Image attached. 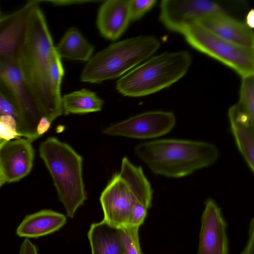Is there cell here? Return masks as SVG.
<instances>
[{
    "label": "cell",
    "instance_id": "obj_1",
    "mask_svg": "<svg viewBox=\"0 0 254 254\" xmlns=\"http://www.w3.org/2000/svg\"><path fill=\"white\" fill-rule=\"evenodd\" d=\"M55 46L38 4L32 11L16 60L33 101L44 117L53 122L63 113L62 96L50 78L51 57Z\"/></svg>",
    "mask_w": 254,
    "mask_h": 254
},
{
    "label": "cell",
    "instance_id": "obj_2",
    "mask_svg": "<svg viewBox=\"0 0 254 254\" xmlns=\"http://www.w3.org/2000/svg\"><path fill=\"white\" fill-rule=\"evenodd\" d=\"M134 150L153 174L170 178L184 177L209 167L219 156L218 148L212 143L182 139L144 142Z\"/></svg>",
    "mask_w": 254,
    "mask_h": 254
},
{
    "label": "cell",
    "instance_id": "obj_3",
    "mask_svg": "<svg viewBox=\"0 0 254 254\" xmlns=\"http://www.w3.org/2000/svg\"><path fill=\"white\" fill-rule=\"evenodd\" d=\"M39 152L52 177L67 215L73 218L86 199L82 157L69 145L56 137H49L43 141Z\"/></svg>",
    "mask_w": 254,
    "mask_h": 254
},
{
    "label": "cell",
    "instance_id": "obj_4",
    "mask_svg": "<svg viewBox=\"0 0 254 254\" xmlns=\"http://www.w3.org/2000/svg\"><path fill=\"white\" fill-rule=\"evenodd\" d=\"M160 44L153 36H138L113 43L86 62L80 80L99 83L121 77L150 58Z\"/></svg>",
    "mask_w": 254,
    "mask_h": 254
},
{
    "label": "cell",
    "instance_id": "obj_5",
    "mask_svg": "<svg viewBox=\"0 0 254 254\" xmlns=\"http://www.w3.org/2000/svg\"><path fill=\"white\" fill-rule=\"evenodd\" d=\"M191 56L186 51L165 52L138 65L116 82L123 96H147L168 87L183 77L189 70Z\"/></svg>",
    "mask_w": 254,
    "mask_h": 254
},
{
    "label": "cell",
    "instance_id": "obj_6",
    "mask_svg": "<svg viewBox=\"0 0 254 254\" xmlns=\"http://www.w3.org/2000/svg\"><path fill=\"white\" fill-rule=\"evenodd\" d=\"M0 90L18 109L17 131L19 136L32 141L39 137L38 127L44 117L29 93L15 58H0Z\"/></svg>",
    "mask_w": 254,
    "mask_h": 254
},
{
    "label": "cell",
    "instance_id": "obj_7",
    "mask_svg": "<svg viewBox=\"0 0 254 254\" xmlns=\"http://www.w3.org/2000/svg\"><path fill=\"white\" fill-rule=\"evenodd\" d=\"M182 35L192 47L232 68L242 77L254 75V48L234 44L197 23L189 26Z\"/></svg>",
    "mask_w": 254,
    "mask_h": 254
},
{
    "label": "cell",
    "instance_id": "obj_8",
    "mask_svg": "<svg viewBox=\"0 0 254 254\" xmlns=\"http://www.w3.org/2000/svg\"><path fill=\"white\" fill-rule=\"evenodd\" d=\"M236 4L211 0H163L160 4L159 20L168 30L182 34L189 26L209 15L233 16L232 8Z\"/></svg>",
    "mask_w": 254,
    "mask_h": 254
},
{
    "label": "cell",
    "instance_id": "obj_9",
    "mask_svg": "<svg viewBox=\"0 0 254 254\" xmlns=\"http://www.w3.org/2000/svg\"><path fill=\"white\" fill-rule=\"evenodd\" d=\"M176 122L173 112L149 111L112 125L104 129L103 133L109 136L150 139L167 134L174 128Z\"/></svg>",
    "mask_w": 254,
    "mask_h": 254
},
{
    "label": "cell",
    "instance_id": "obj_10",
    "mask_svg": "<svg viewBox=\"0 0 254 254\" xmlns=\"http://www.w3.org/2000/svg\"><path fill=\"white\" fill-rule=\"evenodd\" d=\"M99 200L104 213L103 220L120 228L127 226L137 201L119 173L112 177L102 191Z\"/></svg>",
    "mask_w": 254,
    "mask_h": 254
},
{
    "label": "cell",
    "instance_id": "obj_11",
    "mask_svg": "<svg viewBox=\"0 0 254 254\" xmlns=\"http://www.w3.org/2000/svg\"><path fill=\"white\" fill-rule=\"evenodd\" d=\"M226 224L221 209L211 198L205 202L197 254H228Z\"/></svg>",
    "mask_w": 254,
    "mask_h": 254
},
{
    "label": "cell",
    "instance_id": "obj_12",
    "mask_svg": "<svg viewBox=\"0 0 254 254\" xmlns=\"http://www.w3.org/2000/svg\"><path fill=\"white\" fill-rule=\"evenodd\" d=\"M40 2L39 0H30L16 11L0 17V58H16L31 13Z\"/></svg>",
    "mask_w": 254,
    "mask_h": 254
},
{
    "label": "cell",
    "instance_id": "obj_13",
    "mask_svg": "<svg viewBox=\"0 0 254 254\" xmlns=\"http://www.w3.org/2000/svg\"><path fill=\"white\" fill-rule=\"evenodd\" d=\"M32 141L18 138L0 146V166L5 182H16L30 172L34 159Z\"/></svg>",
    "mask_w": 254,
    "mask_h": 254
},
{
    "label": "cell",
    "instance_id": "obj_14",
    "mask_svg": "<svg viewBox=\"0 0 254 254\" xmlns=\"http://www.w3.org/2000/svg\"><path fill=\"white\" fill-rule=\"evenodd\" d=\"M196 23L234 44L254 48L253 29L232 15L222 13L212 14L201 19Z\"/></svg>",
    "mask_w": 254,
    "mask_h": 254
},
{
    "label": "cell",
    "instance_id": "obj_15",
    "mask_svg": "<svg viewBox=\"0 0 254 254\" xmlns=\"http://www.w3.org/2000/svg\"><path fill=\"white\" fill-rule=\"evenodd\" d=\"M129 0L104 1L98 11L96 24L101 35L110 40L119 39L130 22Z\"/></svg>",
    "mask_w": 254,
    "mask_h": 254
},
{
    "label": "cell",
    "instance_id": "obj_16",
    "mask_svg": "<svg viewBox=\"0 0 254 254\" xmlns=\"http://www.w3.org/2000/svg\"><path fill=\"white\" fill-rule=\"evenodd\" d=\"M231 131L237 146L252 173L254 172V121L236 104L228 111Z\"/></svg>",
    "mask_w": 254,
    "mask_h": 254
},
{
    "label": "cell",
    "instance_id": "obj_17",
    "mask_svg": "<svg viewBox=\"0 0 254 254\" xmlns=\"http://www.w3.org/2000/svg\"><path fill=\"white\" fill-rule=\"evenodd\" d=\"M87 237L92 254H125L122 228L103 220L90 225Z\"/></svg>",
    "mask_w": 254,
    "mask_h": 254
},
{
    "label": "cell",
    "instance_id": "obj_18",
    "mask_svg": "<svg viewBox=\"0 0 254 254\" xmlns=\"http://www.w3.org/2000/svg\"><path fill=\"white\" fill-rule=\"evenodd\" d=\"M66 221L63 214L52 210H42L27 215L18 226L16 233L21 237L38 238L58 231Z\"/></svg>",
    "mask_w": 254,
    "mask_h": 254
},
{
    "label": "cell",
    "instance_id": "obj_19",
    "mask_svg": "<svg viewBox=\"0 0 254 254\" xmlns=\"http://www.w3.org/2000/svg\"><path fill=\"white\" fill-rule=\"evenodd\" d=\"M119 174L127 183L137 201L149 208L152 204L153 190L142 168L135 166L124 157Z\"/></svg>",
    "mask_w": 254,
    "mask_h": 254
},
{
    "label": "cell",
    "instance_id": "obj_20",
    "mask_svg": "<svg viewBox=\"0 0 254 254\" xmlns=\"http://www.w3.org/2000/svg\"><path fill=\"white\" fill-rule=\"evenodd\" d=\"M55 50L61 59L87 62L92 57L94 48L77 28L71 27L64 34Z\"/></svg>",
    "mask_w": 254,
    "mask_h": 254
},
{
    "label": "cell",
    "instance_id": "obj_21",
    "mask_svg": "<svg viewBox=\"0 0 254 254\" xmlns=\"http://www.w3.org/2000/svg\"><path fill=\"white\" fill-rule=\"evenodd\" d=\"M103 101L96 93L83 88L62 97V106L65 114H86L100 111Z\"/></svg>",
    "mask_w": 254,
    "mask_h": 254
},
{
    "label": "cell",
    "instance_id": "obj_22",
    "mask_svg": "<svg viewBox=\"0 0 254 254\" xmlns=\"http://www.w3.org/2000/svg\"><path fill=\"white\" fill-rule=\"evenodd\" d=\"M238 107L254 121V75L242 77Z\"/></svg>",
    "mask_w": 254,
    "mask_h": 254
},
{
    "label": "cell",
    "instance_id": "obj_23",
    "mask_svg": "<svg viewBox=\"0 0 254 254\" xmlns=\"http://www.w3.org/2000/svg\"><path fill=\"white\" fill-rule=\"evenodd\" d=\"M122 228L125 254H142L139 243V228L127 226Z\"/></svg>",
    "mask_w": 254,
    "mask_h": 254
},
{
    "label": "cell",
    "instance_id": "obj_24",
    "mask_svg": "<svg viewBox=\"0 0 254 254\" xmlns=\"http://www.w3.org/2000/svg\"><path fill=\"white\" fill-rule=\"evenodd\" d=\"M64 69L61 59L57 54L55 48L52 53L50 63V78L53 87L58 94H61V87Z\"/></svg>",
    "mask_w": 254,
    "mask_h": 254
},
{
    "label": "cell",
    "instance_id": "obj_25",
    "mask_svg": "<svg viewBox=\"0 0 254 254\" xmlns=\"http://www.w3.org/2000/svg\"><path fill=\"white\" fill-rule=\"evenodd\" d=\"M156 0H129L128 10L130 22L140 19L156 4Z\"/></svg>",
    "mask_w": 254,
    "mask_h": 254
},
{
    "label": "cell",
    "instance_id": "obj_26",
    "mask_svg": "<svg viewBox=\"0 0 254 254\" xmlns=\"http://www.w3.org/2000/svg\"><path fill=\"white\" fill-rule=\"evenodd\" d=\"M19 137L16 119L11 116H0V138L7 141Z\"/></svg>",
    "mask_w": 254,
    "mask_h": 254
},
{
    "label": "cell",
    "instance_id": "obj_27",
    "mask_svg": "<svg viewBox=\"0 0 254 254\" xmlns=\"http://www.w3.org/2000/svg\"><path fill=\"white\" fill-rule=\"evenodd\" d=\"M147 209L145 205L137 201L131 212L127 226L139 228L144 221Z\"/></svg>",
    "mask_w": 254,
    "mask_h": 254
},
{
    "label": "cell",
    "instance_id": "obj_28",
    "mask_svg": "<svg viewBox=\"0 0 254 254\" xmlns=\"http://www.w3.org/2000/svg\"><path fill=\"white\" fill-rule=\"evenodd\" d=\"M11 116L14 117L17 125L19 119V112L13 103L0 90V116Z\"/></svg>",
    "mask_w": 254,
    "mask_h": 254
},
{
    "label": "cell",
    "instance_id": "obj_29",
    "mask_svg": "<svg viewBox=\"0 0 254 254\" xmlns=\"http://www.w3.org/2000/svg\"><path fill=\"white\" fill-rule=\"evenodd\" d=\"M19 254H38L36 246L28 238H25L22 243Z\"/></svg>",
    "mask_w": 254,
    "mask_h": 254
},
{
    "label": "cell",
    "instance_id": "obj_30",
    "mask_svg": "<svg viewBox=\"0 0 254 254\" xmlns=\"http://www.w3.org/2000/svg\"><path fill=\"white\" fill-rule=\"evenodd\" d=\"M47 2H51L54 5H70V4H81L85 2H97V1L94 0H46Z\"/></svg>",
    "mask_w": 254,
    "mask_h": 254
},
{
    "label": "cell",
    "instance_id": "obj_31",
    "mask_svg": "<svg viewBox=\"0 0 254 254\" xmlns=\"http://www.w3.org/2000/svg\"><path fill=\"white\" fill-rule=\"evenodd\" d=\"M5 181L4 180V177L3 176L1 168L0 166V187L2 186L4 183Z\"/></svg>",
    "mask_w": 254,
    "mask_h": 254
},
{
    "label": "cell",
    "instance_id": "obj_32",
    "mask_svg": "<svg viewBox=\"0 0 254 254\" xmlns=\"http://www.w3.org/2000/svg\"><path fill=\"white\" fill-rule=\"evenodd\" d=\"M5 140H4L1 138H0V146L4 142Z\"/></svg>",
    "mask_w": 254,
    "mask_h": 254
}]
</instances>
